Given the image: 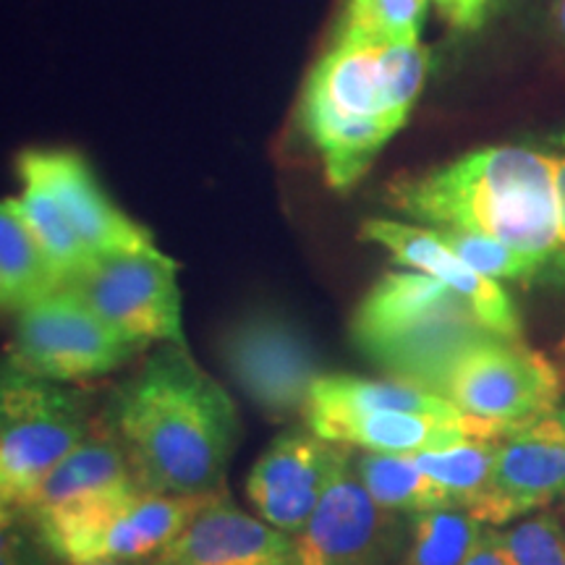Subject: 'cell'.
Wrapping results in <instances>:
<instances>
[{
	"label": "cell",
	"instance_id": "5",
	"mask_svg": "<svg viewBox=\"0 0 565 565\" xmlns=\"http://www.w3.org/2000/svg\"><path fill=\"white\" fill-rule=\"evenodd\" d=\"M92 427L84 393L30 377L11 364L0 372V526L26 521L42 479Z\"/></svg>",
	"mask_w": 565,
	"mask_h": 565
},
{
	"label": "cell",
	"instance_id": "13",
	"mask_svg": "<svg viewBox=\"0 0 565 565\" xmlns=\"http://www.w3.org/2000/svg\"><path fill=\"white\" fill-rule=\"evenodd\" d=\"M17 171L34 173L51 189L92 259L154 246L152 233L110 200L95 171L74 150H24Z\"/></svg>",
	"mask_w": 565,
	"mask_h": 565
},
{
	"label": "cell",
	"instance_id": "1",
	"mask_svg": "<svg viewBox=\"0 0 565 565\" xmlns=\"http://www.w3.org/2000/svg\"><path fill=\"white\" fill-rule=\"evenodd\" d=\"M105 424L141 490L207 494L223 487L238 443L231 395L186 343H162L113 393Z\"/></svg>",
	"mask_w": 565,
	"mask_h": 565
},
{
	"label": "cell",
	"instance_id": "16",
	"mask_svg": "<svg viewBox=\"0 0 565 565\" xmlns=\"http://www.w3.org/2000/svg\"><path fill=\"white\" fill-rule=\"evenodd\" d=\"M362 238L391 252V257L398 265L433 275V278L445 282L450 291L471 303L479 322L490 333L511 338V341L521 338L519 315H515V307L505 288L498 280L471 270L461 257H456L437 238L435 231L419 228V225L412 223L387 221V217H372V221L362 223Z\"/></svg>",
	"mask_w": 565,
	"mask_h": 565
},
{
	"label": "cell",
	"instance_id": "10",
	"mask_svg": "<svg viewBox=\"0 0 565 565\" xmlns=\"http://www.w3.org/2000/svg\"><path fill=\"white\" fill-rule=\"evenodd\" d=\"M66 288L79 294L116 333L141 349L150 343H186L179 263L158 246L92 259Z\"/></svg>",
	"mask_w": 565,
	"mask_h": 565
},
{
	"label": "cell",
	"instance_id": "6",
	"mask_svg": "<svg viewBox=\"0 0 565 565\" xmlns=\"http://www.w3.org/2000/svg\"><path fill=\"white\" fill-rule=\"evenodd\" d=\"M215 492L160 494L131 487L42 513L32 524L45 553L63 565L141 561L179 536Z\"/></svg>",
	"mask_w": 565,
	"mask_h": 565
},
{
	"label": "cell",
	"instance_id": "24",
	"mask_svg": "<svg viewBox=\"0 0 565 565\" xmlns=\"http://www.w3.org/2000/svg\"><path fill=\"white\" fill-rule=\"evenodd\" d=\"M484 524L463 508H437L408 521V540L395 565H461Z\"/></svg>",
	"mask_w": 565,
	"mask_h": 565
},
{
	"label": "cell",
	"instance_id": "8",
	"mask_svg": "<svg viewBox=\"0 0 565 565\" xmlns=\"http://www.w3.org/2000/svg\"><path fill=\"white\" fill-rule=\"evenodd\" d=\"M137 351L145 349L116 333L79 294L55 288L19 312L9 364L30 377L71 385L118 370Z\"/></svg>",
	"mask_w": 565,
	"mask_h": 565
},
{
	"label": "cell",
	"instance_id": "22",
	"mask_svg": "<svg viewBox=\"0 0 565 565\" xmlns=\"http://www.w3.org/2000/svg\"><path fill=\"white\" fill-rule=\"evenodd\" d=\"M353 471L359 482L377 505L401 515H416L437 511V508H456L450 494L427 477L412 456L370 454L353 458Z\"/></svg>",
	"mask_w": 565,
	"mask_h": 565
},
{
	"label": "cell",
	"instance_id": "30",
	"mask_svg": "<svg viewBox=\"0 0 565 565\" xmlns=\"http://www.w3.org/2000/svg\"><path fill=\"white\" fill-rule=\"evenodd\" d=\"M440 6V11L454 21L456 26H463V30H475L484 21L482 11L477 9V0H435Z\"/></svg>",
	"mask_w": 565,
	"mask_h": 565
},
{
	"label": "cell",
	"instance_id": "9",
	"mask_svg": "<svg viewBox=\"0 0 565 565\" xmlns=\"http://www.w3.org/2000/svg\"><path fill=\"white\" fill-rule=\"evenodd\" d=\"M221 362L238 391L273 422L303 419L312 387L324 374L309 335L273 309L238 317L225 330Z\"/></svg>",
	"mask_w": 565,
	"mask_h": 565
},
{
	"label": "cell",
	"instance_id": "29",
	"mask_svg": "<svg viewBox=\"0 0 565 565\" xmlns=\"http://www.w3.org/2000/svg\"><path fill=\"white\" fill-rule=\"evenodd\" d=\"M461 565H511L503 547V534L498 526H482L475 547L469 550Z\"/></svg>",
	"mask_w": 565,
	"mask_h": 565
},
{
	"label": "cell",
	"instance_id": "28",
	"mask_svg": "<svg viewBox=\"0 0 565 565\" xmlns=\"http://www.w3.org/2000/svg\"><path fill=\"white\" fill-rule=\"evenodd\" d=\"M42 545L17 526H0V565H47L42 557Z\"/></svg>",
	"mask_w": 565,
	"mask_h": 565
},
{
	"label": "cell",
	"instance_id": "15",
	"mask_svg": "<svg viewBox=\"0 0 565 565\" xmlns=\"http://www.w3.org/2000/svg\"><path fill=\"white\" fill-rule=\"evenodd\" d=\"M154 565H299L296 536L238 511L221 487L207 505L173 536Z\"/></svg>",
	"mask_w": 565,
	"mask_h": 565
},
{
	"label": "cell",
	"instance_id": "17",
	"mask_svg": "<svg viewBox=\"0 0 565 565\" xmlns=\"http://www.w3.org/2000/svg\"><path fill=\"white\" fill-rule=\"evenodd\" d=\"M307 427L324 440L370 454L416 456L448 450L469 437H492L471 419H443L406 412H312Z\"/></svg>",
	"mask_w": 565,
	"mask_h": 565
},
{
	"label": "cell",
	"instance_id": "21",
	"mask_svg": "<svg viewBox=\"0 0 565 565\" xmlns=\"http://www.w3.org/2000/svg\"><path fill=\"white\" fill-rule=\"evenodd\" d=\"M21 181V194L17 196V204L24 215L26 225H30L34 242L40 244L42 254H45L47 267H51L58 288H66L84 273V267L92 263L89 252L71 228L66 212L61 210L58 200H55L51 189L42 183L34 173L17 171Z\"/></svg>",
	"mask_w": 565,
	"mask_h": 565
},
{
	"label": "cell",
	"instance_id": "23",
	"mask_svg": "<svg viewBox=\"0 0 565 565\" xmlns=\"http://www.w3.org/2000/svg\"><path fill=\"white\" fill-rule=\"evenodd\" d=\"M503 437H469L448 450H429L412 456L427 477L450 494L456 508L477 515L490 494L494 461Z\"/></svg>",
	"mask_w": 565,
	"mask_h": 565
},
{
	"label": "cell",
	"instance_id": "20",
	"mask_svg": "<svg viewBox=\"0 0 565 565\" xmlns=\"http://www.w3.org/2000/svg\"><path fill=\"white\" fill-rule=\"evenodd\" d=\"M58 288L17 196L0 200V309L21 312Z\"/></svg>",
	"mask_w": 565,
	"mask_h": 565
},
{
	"label": "cell",
	"instance_id": "34",
	"mask_svg": "<svg viewBox=\"0 0 565 565\" xmlns=\"http://www.w3.org/2000/svg\"><path fill=\"white\" fill-rule=\"evenodd\" d=\"M490 3H492V0H477V9L482 11V17L487 13V9H490Z\"/></svg>",
	"mask_w": 565,
	"mask_h": 565
},
{
	"label": "cell",
	"instance_id": "18",
	"mask_svg": "<svg viewBox=\"0 0 565 565\" xmlns=\"http://www.w3.org/2000/svg\"><path fill=\"white\" fill-rule=\"evenodd\" d=\"M131 487L139 484L134 479L129 458L103 419L51 475L42 479L38 492L32 494L30 508H26V521L97 498V494L131 490Z\"/></svg>",
	"mask_w": 565,
	"mask_h": 565
},
{
	"label": "cell",
	"instance_id": "27",
	"mask_svg": "<svg viewBox=\"0 0 565 565\" xmlns=\"http://www.w3.org/2000/svg\"><path fill=\"white\" fill-rule=\"evenodd\" d=\"M511 565H565V532L553 513H540L503 529Z\"/></svg>",
	"mask_w": 565,
	"mask_h": 565
},
{
	"label": "cell",
	"instance_id": "7",
	"mask_svg": "<svg viewBox=\"0 0 565 565\" xmlns=\"http://www.w3.org/2000/svg\"><path fill=\"white\" fill-rule=\"evenodd\" d=\"M435 393L492 437H505L555 412L561 377L542 353L487 333L450 362Z\"/></svg>",
	"mask_w": 565,
	"mask_h": 565
},
{
	"label": "cell",
	"instance_id": "3",
	"mask_svg": "<svg viewBox=\"0 0 565 565\" xmlns=\"http://www.w3.org/2000/svg\"><path fill=\"white\" fill-rule=\"evenodd\" d=\"M429 53L414 45L335 40L303 92V131L324 162L330 186L345 192L406 124L424 87Z\"/></svg>",
	"mask_w": 565,
	"mask_h": 565
},
{
	"label": "cell",
	"instance_id": "25",
	"mask_svg": "<svg viewBox=\"0 0 565 565\" xmlns=\"http://www.w3.org/2000/svg\"><path fill=\"white\" fill-rule=\"evenodd\" d=\"M427 17V0H349L335 40L359 45H414Z\"/></svg>",
	"mask_w": 565,
	"mask_h": 565
},
{
	"label": "cell",
	"instance_id": "26",
	"mask_svg": "<svg viewBox=\"0 0 565 565\" xmlns=\"http://www.w3.org/2000/svg\"><path fill=\"white\" fill-rule=\"evenodd\" d=\"M437 238L448 246L456 257H461L471 270L487 275L492 280H540L545 278L550 267L542 259L513 249L498 238L482 236V233L456 231V228H429Z\"/></svg>",
	"mask_w": 565,
	"mask_h": 565
},
{
	"label": "cell",
	"instance_id": "11",
	"mask_svg": "<svg viewBox=\"0 0 565 565\" xmlns=\"http://www.w3.org/2000/svg\"><path fill=\"white\" fill-rule=\"evenodd\" d=\"M408 540L404 515L377 505L351 461L338 471L309 524L296 534L299 565H395Z\"/></svg>",
	"mask_w": 565,
	"mask_h": 565
},
{
	"label": "cell",
	"instance_id": "31",
	"mask_svg": "<svg viewBox=\"0 0 565 565\" xmlns=\"http://www.w3.org/2000/svg\"><path fill=\"white\" fill-rule=\"evenodd\" d=\"M550 158H553L555 166V186H557V207H561V233L565 242V134L553 139V147H550Z\"/></svg>",
	"mask_w": 565,
	"mask_h": 565
},
{
	"label": "cell",
	"instance_id": "35",
	"mask_svg": "<svg viewBox=\"0 0 565 565\" xmlns=\"http://www.w3.org/2000/svg\"><path fill=\"white\" fill-rule=\"evenodd\" d=\"M563 349H565V343H563Z\"/></svg>",
	"mask_w": 565,
	"mask_h": 565
},
{
	"label": "cell",
	"instance_id": "32",
	"mask_svg": "<svg viewBox=\"0 0 565 565\" xmlns=\"http://www.w3.org/2000/svg\"><path fill=\"white\" fill-rule=\"evenodd\" d=\"M89 565H154V563L152 557H141V561H113V563H89Z\"/></svg>",
	"mask_w": 565,
	"mask_h": 565
},
{
	"label": "cell",
	"instance_id": "12",
	"mask_svg": "<svg viewBox=\"0 0 565 565\" xmlns=\"http://www.w3.org/2000/svg\"><path fill=\"white\" fill-rule=\"evenodd\" d=\"M349 461V445L324 440L307 427H288L252 466L246 498L259 519L296 536Z\"/></svg>",
	"mask_w": 565,
	"mask_h": 565
},
{
	"label": "cell",
	"instance_id": "4",
	"mask_svg": "<svg viewBox=\"0 0 565 565\" xmlns=\"http://www.w3.org/2000/svg\"><path fill=\"white\" fill-rule=\"evenodd\" d=\"M487 333L469 301L419 270L383 275L351 317V341L370 362L429 391Z\"/></svg>",
	"mask_w": 565,
	"mask_h": 565
},
{
	"label": "cell",
	"instance_id": "2",
	"mask_svg": "<svg viewBox=\"0 0 565 565\" xmlns=\"http://www.w3.org/2000/svg\"><path fill=\"white\" fill-rule=\"evenodd\" d=\"M387 200L412 221L482 233L565 273L555 166L547 150L487 147L391 183Z\"/></svg>",
	"mask_w": 565,
	"mask_h": 565
},
{
	"label": "cell",
	"instance_id": "19",
	"mask_svg": "<svg viewBox=\"0 0 565 565\" xmlns=\"http://www.w3.org/2000/svg\"><path fill=\"white\" fill-rule=\"evenodd\" d=\"M312 412H406L443 419H463L443 395L408 380H366L356 374L324 372L309 395L307 414ZM303 414V416H307Z\"/></svg>",
	"mask_w": 565,
	"mask_h": 565
},
{
	"label": "cell",
	"instance_id": "14",
	"mask_svg": "<svg viewBox=\"0 0 565 565\" xmlns=\"http://www.w3.org/2000/svg\"><path fill=\"white\" fill-rule=\"evenodd\" d=\"M561 494H565V412L555 408L503 437L490 494L475 519L484 526H503Z\"/></svg>",
	"mask_w": 565,
	"mask_h": 565
},
{
	"label": "cell",
	"instance_id": "33",
	"mask_svg": "<svg viewBox=\"0 0 565 565\" xmlns=\"http://www.w3.org/2000/svg\"><path fill=\"white\" fill-rule=\"evenodd\" d=\"M557 21H561V30L565 34V0H557Z\"/></svg>",
	"mask_w": 565,
	"mask_h": 565
}]
</instances>
